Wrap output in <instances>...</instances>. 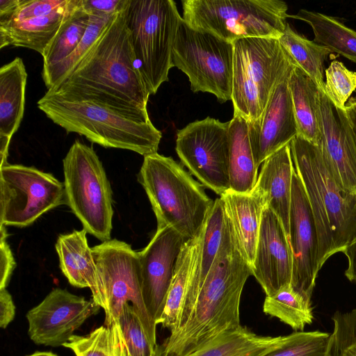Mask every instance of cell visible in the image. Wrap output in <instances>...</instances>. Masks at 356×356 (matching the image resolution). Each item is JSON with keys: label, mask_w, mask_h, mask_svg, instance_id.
I'll use <instances>...</instances> for the list:
<instances>
[{"label": "cell", "mask_w": 356, "mask_h": 356, "mask_svg": "<svg viewBox=\"0 0 356 356\" xmlns=\"http://www.w3.org/2000/svg\"><path fill=\"white\" fill-rule=\"evenodd\" d=\"M290 148L314 219L321 269L329 257L343 252L356 237V193L344 190L337 182L318 145L297 136Z\"/></svg>", "instance_id": "3957f363"}, {"label": "cell", "mask_w": 356, "mask_h": 356, "mask_svg": "<svg viewBox=\"0 0 356 356\" xmlns=\"http://www.w3.org/2000/svg\"><path fill=\"white\" fill-rule=\"evenodd\" d=\"M344 111L356 146V95L349 98L345 104Z\"/></svg>", "instance_id": "7bdbcfd3"}, {"label": "cell", "mask_w": 356, "mask_h": 356, "mask_svg": "<svg viewBox=\"0 0 356 356\" xmlns=\"http://www.w3.org/2000/svg\"><path fill=\"white\" fill-rule=\"evenodd\" d=\"M65 201L64 184L34 167H0V225L23 227Z\"/></svg>", "instance_id": "7c38bea8"}, {"label": "cell", "mask_w": 356, "mask_h": 356, "mask_svg": "<svg viewBox=\"0 0 356 356\" xmlns=\"http://www.w3.org/2000/svg\"><path fill=\"white\" fill-rule=\"evenodd\" d=\"M27 72L22 59L15 58L0 69V135L11 138L23 118Z\"/></svg>", "instance_id": "cb8c5ba5"}, {"label": "cell", "mask_w": 356, "mask_h": 356, "mask_svg": "<svg viewBox=\"0 0 356 356\" xmlns=\"http://www.w3.org/2000/svg\"><path fill=\"white\" fill-rule=\"evenodd\" d=\"M118 323L123 335L127 356H154L150 343L141 322L131 305L124 306Z\"/></svg>", "instance_id": "8d00e7d4"}, {"label": "cell", "mask_w": 356, "mask_h": 356, "mask_svg": "<svg viewBox=\"0 0 356 356\" xmlns=\"http://www.w3.org/2000/svg\"><path fill=\"white\" fill-rule=\"evenodd\" d=\"M15 316V305L6 288L0 289V327L5 329Z\"/></svg>", "instance_id": "60d3db41"}, {"label": "cell", "mask_w": 356, "mask_h": 356, "mask_svg": "<svg viewBox=\"0 0 356 356\" xmlns=\"http://www.w3.org/2000/svg\"><path fill=\"white\" fill-rule=\"evenodd\" d=\"M333 323L332 353L334 356H356V309L336 312Z\"/></svg>", "instance_id": "74e56055"}, {"label": "cell", "mask_w": 356, "mask_h": 356, "mask_svg": "<svg viewBox=\"0 0 356 356\" xmlns=\"http://www.w3.org/2000/svg\"><path fill=\"white\" fill-rule=\"evenodd\" d=\"M128 6L112 17L74 69L47 92L66 99L97 102L151 121L147 110L150 94L127 22Z\"/></svg>", "instance_id": "7a4b0ae2"}, {"label": "cell", "mask_w": 356, "mask_h": 356, "mask_svg": "<svg viewBox=\"0 0 356 356\" xmlns=\"http://www.w3.org/2000/svg\"><path fill=\"white\" fill-rule=\"evenodd\" d=\"M288 17L308 24L314 32V42L356 64V31L333 17L305 9Z\"/></svg>", "instance_id": "83f0119b"}, {"label": "cell", "mask_w": 356, "mask_h": 356, "mask_svg": "<svg viewBox=\"0 0 356 356\" xmlns=\"http://www.w3.org/2000/svg\"><path fill=\"white\" fill-rule=\"evenodd\" d=\"M317 113L321 133L317 145L326 164L344 190L356 193V146L345 111L319 90Z\"/></svg>", "instance_id": "ac0fdd59"}, {"label": "cell", "mask_w": 356, "mask_h": 356, "mask_svg": "<svg viewBox=\"0 0 356 356\" xmlns=\"http://www.w3.org/2000/svg\"><path fill=\"white\" fill-rule=\"evenodd\" d=\"M90 22V15L83 8L81 0L61 25L42 54V76L70 56L83 38Z\"/></svg>", "instance_id": "4dcf8cb0"}, {"label": "cell", "mask_w": 356, "mask_h": 356, "mask_svg": "<svg viewBox=\"0 0 356 356\" xmlns=\"http://www.w3.org/2000/svg\"><path fill=\"white\" fill-rule=\"evenodd\" d=\"M252 268L226 213L221 243L205 279L184 297L175 329L154 356H186L219 335L240 327L239 307Z\"/></svg>", "instance_id": "6da1fadb"}, {"label": "cell", "mask_w": 356, "mask_h": 356, "mask_svg": "<svg viewBox=\"0 0 356 356\" xmlns=\"http://www.w3.org/2000/svg\"><path fill=\"white\" fill-rule=\"evenodd\" d=\"M332 348V333L297 331L285 335L278 346L262 356H330Z\"/></svg>", "instance_id": "836d02e7"}, {"label": "cell", "mask_w": 356, "mask_h": 356, "mask_svg": "<svg viewBox=\"0 0 356 356\" xmlns=\"http://www.w3.org/2000/svg\"><path fill=\"white\" fill-rule=\"evenodd\" d=\"M6 226L1 225L0 229V289L6 288L15 262L10 246L7 242Z\"/></svg>", "instance_id": "f35d334b"}, {"label": "cell", "mask_w": 356, "mask_h": 356, "mask_svg": "<svg viewBox=\"0 0 356 356\" xmlns=\"http://www.w3.org/2000/svg\"><path fill=\"white\" fill-rule=\"evenodd\" d=\"M233 47L234 116L254 122L262 115L276 86L297 65L276 38H243L234 42Z\"/></svg>", "instance_id": "8992f818"}, {"label": "cell", "mask_w": 356, "mask_h": 356, "mask_svg": "<svg viewBox=\"0 0 356 356\" xmlns=\"http://www.w3.org/2000/svg\"><path fill=\"white\" fill-rule=\"evenodd\" d=\"M22 0H0V22L9 17Z\"/></svg>", "instance_id": "ee69618b"}, {"label": "cell", "mask_w": 356, "mask_h": 356, "mask_svg": "<svg viewBox=\"0 0 356 356\" xmlns=\"http://www.w3.org/2000/svg\"><path fill=\"white\" fill-rule=\"evenodd\" d=\"M298 136L318 145L321 133L317 113L319 89L314 81L296 66L289 79Z\"/></svg>", "instance_id": "4316f807"}, {"label": "cell", "mask_w": 356, "mask_h": 356, "mask_svg": "<svg viewBox=\"0 0 356 356\" xmlns=\"http://www.w3.org/2000/svg\"><path fill=\"white\" fill-rule=\"evenodd\" d=\"M289 240L293 257L291 285L312 300L320 270L318 235L308 199L296 170L292 177Z\"/></svg>", "instance_id": "2e32d148"}, {"label": "cell", "mask_w": 356, "mask_h": 356, "mask_svg": "<svg viewBox=\"0 0 356 356\" xmlns=\"http://www.w3.org/2000/svg\"><path fill=\"white\" fill-rule=\"evenodd\" d=\"M37 104L48 118L67 132L83 136L102 147L131 150L143 156L159 149L162 134L151 121L97 102L66 99L48 92Z\"/></svg>", "instance_id": "277c9868"}, {"label": "cell", "mask_w": 356, "mask_h": 356, "mask_svg": "<svg viewBox=\"0 0 356 356\" xmlns=\"http://www.w3.org/2000/svg\"><path fill=\"white\" fill-rule=\"evenodd\" d=\"M63 346L76 356H127L118 323L100 326L86 336L74 334Z\"/></svg>", "instance_id": "d6a6232c"}, {"label": "cell", "mask_w": 356, "mask_h": 356, "mask_svg": "<svg viewBox=\"0 0 356 356\" xmlns=\"http://www.w3.org/2000/svg\"><path fill=\"white\" fill-rule=\"evenodd\" d=\"M11 138L0 135V156L1 166L6 165L7 163V157L8 154V147Z\"/></svg>", "instance_id": "f6af8a7d"}, {"label": "cell", "mask_w": 356, "mask_h": 356, "mask_svg": "<svg viewBox=\"0 0 356 356\" xmlns=\"http://www.w3.org/2000/svg\"><path fill=\"white\" fill-rule=\"evenodd\" d=\"M182 17L172 0H130L127 22L140 73L150 95L168 81L172 54Z\"/></svg>", "instance_id": "ba28073f"}, {"label": "cell", "mask_w": 356, "mask_h": 356, "mask_svg": "<svg viewBox=\"0 0 356 356\" xmlns=\"http://www.w3.org/2000/svg\"><path fill=\"white\" fill-rule=\"evenodd\" d=\"M63 163L66 204L87 232L103 242L111 240L112 190L96 152L76 140Z\"/></svg>", "instance_id": "9c48e42d"}, {"label": "cell", "mask_w": 356, "mask_h": 356, "mask_svg": "<svg viewBox=\"0 0 356 356\" xmlns=\"http://www.w3.org/2000/svg\"><path fill=\"white\" fill-rule=\"evenodd\" d=\"M100 308L92 298L86 300L66 290L54 289L27 312L29 336L38 345L63 346Z\"/></svg>", "instance_id": "5bb4252c"}, {"label": "cell", "mask_w": 356, "mask_h": 356, "mask_svg": "<svg viewBox=\"0 0 356 356\" xmlns=\"http://www.w3.org/2000/svg\"><path fill=\"white\" fill-rule=\"evenodd\" d=\"M229 122L207 117L188 124L177 133L176 152L204 186L220 196L230 188Z\"/></svg>", "instance_id": "4fadbf2b"}, {"label": "cell", "mask_w": 356, "mask_h": 356, "mask_svg": "<svg viewBox=\"0 0 356 356\" xmlns=\"http://www.w3.org/2000/svg\"><path fill=\"white\" fill-rule=\"evenodd\" d=\"M294 170L289 143L271 154L263 162L254 186L265 197L267 206L280 218L288 238L292 177Z\"/></svg>", "instance_id": "7402d4cb"}, {"label": "cell", "mask_w": 356, "mask_h": 356, "mask_svg": "<svg viewBox=\"0 0 356 356\" xmlns=\"http://www.w3.org/2000/svg\"><path fill=\"white\" fill-rule=\"evenodd\" d=\"M285 335L257 334L245 326L226 332L186 356H262L278 346Z\"/></svg>", "instance_id": "484cf974"}, {"label": "cell", "mask_w": 356, "mask_h": 356, "mask_svg": "<svg viewBox=\"0 0 356 356\" xmlns=\"http://www.w3.org/2000/svg\"><path fill=\"white\" fill-rule=\"evenodd\" d=\"M233 58V43L192 28L181 19L172 63L186 74L192 91L209 92L221 103L231 100Z\"/></svg>", "instance_id": "30bf717a"}, {"label": "cell", "mask_w": 356, "mask_h": 356, "mask_svg": "<svg viewBox=\"0 0 356 356\" xmlns=\"http://www.w3.org/2000/svg\"><path fill=\"white\" fill-rule=\"evenodd\" d=\"M220 197L228 216L244 258L252 268L261 226V216L267 202L254 188L248 193L229 189Z\"/></svg>", "instance_id": "603a6c76"}, {"label": "cell", "mask_w": 356, "mask_h": 356, "mask_svg": "<svg viewBox=\"0 0 356 356\" xmlns=\"http://www.w3.org/2000/svg\"><path fill=\"white\" fill-rule=\"evenodd\" d=\"M182 19L190 26L226 42L282 35L287 4L280 0H184Z\"/></svg>", "instance_id": "52a82bcc"}, {"label": "cell", "mask_w": 356, "mask_h": 356, "mask_svg": "<svg viewBox=\"0 0 356 356\" xmlns=\"http://www.w3.org/2000/svg\"><path fill=\"white\" fill-rule=\"evenodd\" d=\"M188 240L170 227H157L148 245L138 252L141 290L146 308L158 325L176 262Z\"/></svg>", "instance_id": "e0dca14e"}, {"label": "cell", "mask_w": 356, "mask_h": 356, "mask_svg": "<svg viewBox=\"0 0 356 356\" xmlns=\"http://www.w3.org/2000/svg\"><path fill=\"white\" fill-rule=\"evenodd\" d=\"M278 40L297 67L324 92V63L332 52L327 48L298 34L288 23Z\"/></svg>", "instance_id": "f546056e"}, {"label": "cell", "mask_w": 356, "mask_h": 356, "mask_svg": "<svg viewBox=\"0 0 356 356\" xmlns=\"http://www.w3.org/2000/svg\"><path fill=\"white\" fill-rule=\"evenodd\" d=\"M290 75L276 86L261 117L254 122H247L253 157L258 168L268 157L298 136L289 88Z\"/></svg>", "instance_id": "ffe728a7"}, {"label": "cell", "mask_w": 356, "mask_h": 356, "mask_svg": "<svg viewBox=\"0 0 356 356\" xmlns=\"http://www.w3.org/2000/svg\"><path fill=\"white\" fill-rule=\"evenodd\" d=\"M92 252L106 297L104 325L110 326L118 323L124 306L131 305L150 343L155 348L157 325L149 315L143 298L138 252L115 238L94 246Z\"/></svg>", "instance_id": "8fae6325"}, {"label": "cell", "mask_w": 356, "mask_h": 356, "mask_svg": "<svg viewBox=\"0 0 356 356\" xmlns=\"http://www.w3.org/2000/svg\"><path fill=\"white\" fill-rule=\"evenodd\" d=\"M113 16L90 15L89 25L76 49L56 65L49 73L42 76L47 90L51 88L56 83L67 76L74 69L98 39Z\"/></svg>", "instance_id": "e575fe53"}, {"label": "cell", "mask_w": 356, "mask_h": 356, "mask_svg": "<svg viewBox=\"0 0 356 356\" xmlns=\"http://www.w3.org/2000/svg\"><path fill=\"white\" fill-rule=\"evenodd\" d=\"M155 214L157 227H170L187 240L200 232L214 201L204 186L170 156H144L138 175Z\"/></svg>", "instance_id": "5b68a950"}, {"label": "cell", "mask_w": 356, "mask_h": 356, "mask_svg": "<svg viewBox=\"0 0 356 356\" xmlns=\"http://www.w3.org/2000/svg\"><path fill=\"white\" fill-rule=\"evenodd\" d=\"M263 312L278 318L296 332L303 331L305 326L311 325L314 320L312 300L295 290L291 284L266 296Z\"/></svg>", "instance_id": "1f68e13d"}, {"label": "cell", "mask_w": 356, "mask_h": 356, "mask_svg": "<svg viewBox=\"0 0 356 356\" xmlns=\"http://www.w3.org/2000/svg\"><path fill=\"white\" fill-rule=\"evenodd\" d=\"M330 356H334V355H332V352H331V355H330Z\"/></svg>", "instance_id": "7dc6e473"}, {"label": "cell", "mask_w": 356, "mask_h": 356, "mask_svg": "<svg viewBox=\"0 0 356 356\" xmlns=\"http://www.w3.org/2000/svg\"><path fill=\"white\" fill-rule=\"evenodd\" d=\"M342 252L347 257L348 263L345 275L350 281L356 282V237Z\"/></svg>", "instance_id": "b9f144b4"}, {"label": "cell", "mask_w": 356, "mask_h": 356, "mask_svg": "<svg viewBox=\"0 0 356 356\" xmlns=\"http://www.w3.org/2000/svg\"><path fill=\"white\" fill-rule=\"evenodd\" d=\"M27 356H58L57 355L51 352H35Z\"/></svg>", "instance_id": "bcb514c9"}, {"label": "cell", "mask_w": 356, "mask_h": 356, "mask_svg": "<svg viewBox=\"0 0 356 356\" xmlns=\"http://www.w3.org/2000/svg\"><path fill=\"white\" fill-rule=\"evenodd\" d=\"M324 93L332 104L344 110L345 104L356 90V72L348 70L341 62L333 60L325 70Z\"/></svg>", "instance_id": "d590c367"}, {"label": "cell", "mask_w": 356, "mask_h": 356, "mask_svg": "<svg viewBox=\"0 0 356 356\" xmlns=\"http://www.w3.org/2000/svg\"><path fill=\"white\" fill-rule=\"evenodd\" d=\"M86 233L83 229L58 236L55 247L60 268L71 285L89 288L93 300L106 312L107 302L104 286L92 248L88 246Z\"/></svg>", "instance_id": "44dd1931"}, {"label": "cell", "mask_w": 356, "mask_h": 356, "mask_svg": "<svg viewBox=\"0 0 356 356\" xmlns=\"http://www.w3.org/2000/svg\"><path fill=\"white\" fill-rule=\"evenodd\" d=\"M229 176L232 191L248 193L254 188L258 177L249 137L248 122L234 116L229 121Z\"/></svg>", "instance_id": "d4e9b609"}, {"label": "cell", "mask_w": 356, "mask_h": 356, "mask_svg": "<svg viewBox=\"0 0 356 356\" xmlns=\"http://www.w3.org/2000/svg\"><path fill=\"white\" fill-rule=\"evenodd\" d=\"M130 0H81L83 8L89 15L113 16L124 10Z\"/></svg>", "instance_id": "ab89813d"}, {"label": "cell", "mask_w": 356, "mask_h": 356, "mask_svg": "<svg viewBox=\"0 0 356 356\" xmlns=\"http://www.w3.org/2000/svg\"><path fill=\"white\" fill-rule=\"evenodd\" d=\"M78 0H22L0 22V49L22 47L42 55Z\"/></svg>", "instance_id": "9a60e30c"}, {"label": "cell", "mask_w": 356, "mask_h": 356, "mask_svg": "<svg viewBox=\"0 0 356 356\" xmlns=\"http://www.w3.org/2000/svg\"><path fill=\"white\" fill-rule=\"evenodd\" d=\"M201 232L184 243L177 258L163 311L158 324L172 332L177 325L188 281L201 241Z\"/></svg>", "instance_id": "f1b7e54d"}, {"label": "cell", "mask_w": 356, "mask_h": 356, "mask_svg": "<svg viewBox=\"0 0 356 356\" xmlns=\"http://www.w3.org/2000/svg\"><path fill=\"white\" fill-rule=\"evenodd\" d=\"M251 268L266 296L291 283L293 257L289 241L280 218L267 205L262 213Z\"/></svg>", "instance_id": "d6986e66"}]
</instances>
